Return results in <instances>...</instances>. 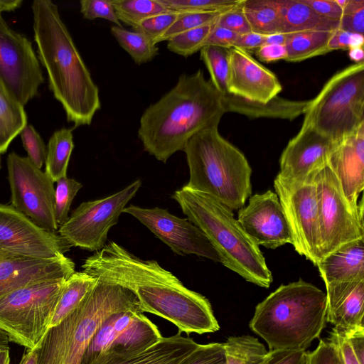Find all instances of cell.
Here are the masks:
<instances>
[{"instance_id":"8fae6325","label":"cell","mask_w":364,"mask_h":364,"mask_svg":"<svg viewBox=\"0 0 364 364\" xmlns=\"http://www.w3.org/2000/svg\"><path fill=\"white\" fill-rule=\"evenodd\" d=\"M141 185L138 179L107 197L82 203L59 227L58 234L72 247L95 252L100 250L106 245L109 230L118 223Z\"/></svg>"},{"instance_id":"9a60e30c","label":"cell","mask_w":364,"mask_h":364,"mask_svg":"<svg viewBox=\"0 0 364 364\" xmlns=\"http://www.w3.org/2000/svg\"><path fill=\"white\" fill-rule=\"evenodd\" d=\"M163 336L143 313L118 312L109 316L90 341L81 364H91L107 355L126 356L151 346Z\"/></svg>"},{"instance_id":"d590c367","label":"cell","mask_w":364,"mask_h":364,"mask_svg":"<svg viewBox=\"0 0 364 364\" xmlns=\"http://www.w3.org/2000/svg\"><path fill=\"white\" fill-rule=\"evenodd\" d=\"M200 60L205 65L210 82L222 95L228 93V85L230 72L229 49L206 46L200 50Z\"/></svg>"},{"instance_id":"8992f818","label":"cell","mask_w":364,"mask_h":364,"mask_svg":"<svg viewBox=\"0 0 364 364\" xmlns=\"http://www.w3.org/2000/svg\"><path fill=\"white\" fill-rule=\"evenodd\" d=\"M183 151L189 169L185 187L213 197L231 210L244 206L252 194V168L245 156L220 135L218 126L196 133Z\"/></svg>"},{"instance_id":"cb8c5ba5","label":"cell","mask_w":364,"mask_h":364,"mask_svg":"<svg viewBox=\"0 0 364 364\" xmlns=\"http://www.w3.org/2000/svg\"><path fill=\"white\" fill-rule=\"evenodd\" d=\"M198 345L193 338L182 336L178 332L174 336L162 337L151 346L134 354L102 356L91 364H178Z\"/></svg>"},{"instance_id":"603a6c76","label":"cell","mask_w":364,"mask_h":364,"mask_svg":"<svg viewBox=\"0 0 364 364\" xmlns=\"http://www.w3.org/2000/svg\"><path fill=\"white\" fill-rule=\"evenodd\" d=\"M326 287V322L348 334L364 329V279L333 282Z\"/></svg>"},{"instance_id":"11a10c76","label":"cell","mask_w":364,"mask_h":364,"mask_svg":"<svg viewBox=\"0 0 364 364\" xmlns=\"http://www.w3.org/2000/svg\"><path fill=\"white\" fill-rule=\"evenodd\" d=\"M266 37L265 35L252 31L239 35L234 47L242 49L248 53L253 52L265 44Z\"/></svg>"},{"instance_id":"74e56055","label":"cell","mask_w":364,"mask_h":364,"mask_svg":"<svg viewBox=\"0 0 364 364\" xmlns=\"http://www.w3.org/2000/svg\"><path fill=\"white\" fill-rule=\"evenodd\" d=\"M328 338L336 347L342 364H364V329L348 334L332 329Z\"/></svg>"},{"instance_id":"4dcf8cb0","label":"cell","mask_w":364,"mask_h":364,"mask_svg":"<svg viewBox=\"0 0 364 364\" xmlns=\"http://www.w3.org/2000/svg\"><path fill=\"white\" fill-rule=\"evenodd\" d=\"M74 148L73 130L62 128L49 139L46 156V172L56 182L67 176V169Z\"/></svg>"},{"instance_id":"91938a15","label":"cell","mask_w":364,"mask_h":364,"mask_svg":"<svg viewBox=\"0 0 364 364\" xmlns=\"http://www.w3.org/2000/svg\"><path fill=\"white\" fill-rule=\"evenodd\" d=\"M348 55L355 63H364L363 47H357L348 50Z\"/></svg>"},{"instance_id":"60d3db41","label":"cell","mask_w":364,"mask_h":364,"mask_svg":"<svg viewBox=\"0 0 364 364\" xmlns=\"http://www.w3.org/2000/svg\"><path fill=\"white\" fill-rule=\"evenodd\" d=\"M56 183L54 212L56 222L60 227L68 220L71 203L82 184L67 176L60 178Z\"/></svg>"},{"instance_id":"9c48e42d","label":"cell","mask_w":364,"mask_h":364,"mask_svg":"<svg viewBox=\"0 0 364 364\" xmlns=\"http://www.w3.org/2000/svg\"><path fill=\"white\" fill-rule=\"evenodd\" d=\"M67 279L33 283L0 298V331L9 341L37 348L50 328Z\"/></svg>"},{"instance_id":"b9f144b4","label":"cell","mask_w":364,"mask_h":364,"mask_svg":"<svg viewBox=\"0 0 364 364\" xmlns=\"http://www.w3.org/2000/svg\"><path fill=\"white\" fill-rule=\"evenodd\" d=\"M183 14V12L171 10L151 16L133 27L132 29L145 35L155 44V41L164 34Z\"/></svg>"},{"instance_id":"816d5d0a","label":"cell","mask_w":364,"mask_h":364,"mask_svg":"<svg viewBox=\"0 0 364 364\" xmlns=\"http://www.w3.org/2000/svg\"><path fill=\"white\" fill-rule=\"evenodd\" d=\"M238 36L239 34L215 25L208 35L204 46H213L229 49L234 47Z\"/></svg>"},{"instance_id":"9f6ffc18","label":"cell","mask_w":364,"mask_h":364,"mask_svg":"<svg viewBox=\"0 0 364 364\" xmlns=\"http://www.w3.org/2000/svg\"><path fill=\"white\" fill-rule=\"evenodd\" d=\"M38 362V348L28 349L22 356L18 364H37Z\"/></svg>"},{"instance_id":"83f0119b","label":"cell","mask_w":364,"mask_h":364,"mask_svg":"<svg viewBox=\"0 0 364 364\" xmlns=\"http://www.w3.org/2000/svg\"><path fill=\"white\" fill-rule=\"evenodd\" d=\"M98 282L85 272H75L65 281L57 302L50 328L58 325L71 314Z\"/></svg>"},{"instance_id":"94428289","label":"cell","mask_w":364,"mask_h":364,"mask_svg":"<svg viewBox=\"0 0 364 364\" xmlns=\"http://www.w3.org/2000/svg\"><path fill=\"white\" fill-rule=\"evenodd\" d=\"M10 363V353L8 346L0 347V364Z\"/></svg>"},{"instance_id":"4fadbf2b","label":"cell","mask_w":364,"mask_h":364,"mask_svg":"<svg viewBox=\"0 0 364 364\" xmlns=\"http://www.w3.org/2000/svg\"><path fill=\"white\" fill-rule=\"evenodd\" d=\"M274 188L290 229L291 245L316 266L320 261V231L314 183H296L277 174Z\"/></svg>"},{"instance_id":"f5cc1de1","label":"cell","mask_w":364,"mask_h":364,"mask_svg":"<svg viewBox=\"0 0 364 364\" xmlns=\"http://www.w3.org/2000/svg\"><path fill=\"white\" fill-rule=\"evenodd\" d=\"M319 15L331 20H340L343 9L336 0H303Z\"/></svg>"},{"instance_id":"8d00e7d4","label":"cell","mask_w":364,"mask_h":364,"mask_svg":"<svg viewBox=\"0 0 364 364\" xmlns=\"http://www.w3.org/2000/svg\"><path fill=\"white\" fill-rule=\"evenodd\" d=\"M216 21L178 34L167 41V49L188 58L204 47L205 42L216 25Z\"/></svg>"},{"instance_id":"7402d4cb","label":"cell","mask_w":364,"mask_h":364,"mask_svg":"<svg viewBox=\"0 0 364 364\" xmlns=\"http://www.w3.org/2000/svg\"><path fill=\"white\" fill-rule=\"evenodd\" d=\"M327 166L338 178L343 192L353 210L363 214L364 124L355 132L336 143Z\"/></svg>"},{"instance_id":"d6986e66","label":"cell","mask_w":364,"mask_h":364,"mask_svg":"<svg viewBox=\"0 0 364 364\" xmlns=\"http://www.w3.org/2000/svg\"><path fill=\"white\" fill-rule=\"evenodd\" d=\"M335 144L331 139L303 123L281 154L278 175L296 183H312L316 173L327 165Z\"/></svg>"},{"instance_id":"836d02e7","label":"cell","mask_w":364,"mask_h":364,"mask_svg":"<svg viewBox=\"0 0 364 364\" xmlns=\"http://www.w3.org/2000/svg\"><path fill=\"white\" fill-rule=\"evenodd\" d=\"M110 32L137 65L149 63L159 55V50L156 45L141 33L115 25L111 26Z\"/></svg>"},{"instance_id":"5bb4252c","label":"cell","mask_w":364,"mask_h":364,"mask_svg":"<svg viewBox=\"0 0 364 364\" xmlns=\"http://www.w3.org/2000/svg\"><path fill=\"white\" fill-rule=\"evenodd\" d=\"M43 82L31 41L12 30L0 16V88L24 107Z\"/></svg>"},{"instance_id":"681fc988","label":"cell","mask_w":364,"mask_h":364,"mask_svg":"<svg viewBox=\"0 0 364 364\" xmlns=\"http://www.w3.org/2000/svg\"><path fill=\"white\" fill-rule=\"evenodd\" d=\"M309 364H342L338 352L328 338L320 340L317 347L309 352Z\"/></svg>"},{"instance_id":"d4e9b609","label":"cell","mask_w":364,"mask_h":364,"mask_svg":"<svg viewBox=\"0 0 364 364\" xmlns=\"http://www.w3.org/2000/svg\"><path fill=\"white\" fill-rule=\"evenodd\" d=\"M316 266L325 284L364 279V237L342 245Z\"/></svg>"},{"instance_id":"30bf717a","label":"cell","mask_w":364,"mask_h":364,"mask_svg":"<svg viewBox=\"0 0 364 364\" xmlns=\"http://www.w3.org/2000/svg\"><path fill=\"white\" fill-rule=\"evenodd\" d=\"M320 260L342 245L364 237L363 214L352 208L341 184L326 165L315 175Z\"/></svg>"},{"instance_id":"bcb514c9","label":"cell","mask_w":364,"mask_h":364,"mask_svg":"<svg viewBox=\"0 0 364 364\" xmlns=\"http://www.w3.org/2000/svg\"><path fill=\"white\" fill-rule=\"evenodd\" d=\"M80 12L84 18L95 20L106 19L119 27H122L118 20L111 0H81Z\"/></svg>"},{"instance_id":"1f68e13d","label":"cell","mask_w":364,"mask_h":364,"mask_svg":"<svg viewBox=\"0 0 364 364\" xmlns=\"http://www.w3.org/2000/svg\"><path fill=\"white\" fill-rule=\"evenodd\" d=\"M27 124L23 106L0 88V154Z\"/></svg>"},{"instance_id":"6125c7cd","label":"cell","mask_w":364,"mask_h":364,"mask_svg":"<svg viewBox=\"0 0 364 364\" xmlns=\"http://www.w3.org/2000/svg\"><path fill=\"white\" fill-rule=\"evenodd\" d=\"M8 255H9V254L4 253V252L0 251V259H2L3 257L7 256Z\"/></svg>"},{"instance_id":"4316f807","label":"cell","mask_w":364,"mask_h":364,"mask_svg":"<svg viewBox=\"0 0 364 364\" xmlns=\"http://www.w3.org/2000/svg\"><path fill=\"white\" fill-rule=\"evenodd\" d=\"M281 33L308 31H332L339 28V21L316 13L303 0H279Z\"/></svg>"},{"instance_id":"be15d7a7","label":"cell","mask_w":364,"mask_h":364,"mask_svg":"<svg viewBox=\"0 0 364 364\" xmlns=\"http://www.w3.org/2000/svg\"></svg>"},{"instance_id":"484cf974","label":"cell","mask_w":364,"mask_h":364,"mask_svg":"<svg viewBox=\"0 0 364 364\" xmlns=\"http://www.w3.org/2000/svg\"><path fill=\"white\" fill-rule=\"evenodd\" d=\"M222 95L225 112H237L250 119L269 117L293 120L304 113L311 102V100L294 101L276 96L267 103H260L230 93Z\"/></svg>"},{"instance_id":"7c38bea8","label":"cell","mask_w":364,"mask_h":364,"mask_svg":"<svg viewBox=\"0 0 364 364\" xmlns=\"http://www.w3.org/2000/svg\"><path fill=\"white\" fill-rule=\"evenodd\" d=\"M11 206L41 228L58 230L54 212V181L28 157L14 152L7 157Z\"/></svg>"},{"instance_id":"7bdbcfd3","label":"cell","mask_w":364,"mask_h":364,"mask_svg":"<svg viewBox=\"0 0 364 364\" xmlns=\"http://www.w3.org/2000/svg\"><path fill=\"white\" fill-rule=\"evenodd\" d=\"M178 364H227L223 343L199 344Z\"/></svg>"},{"instance_id":"ba28073f","label":"cell","mask_w":364,"mask_h":364,"mask_svg":"<svg viewBox=\"0 0 364 364\" xmlns=\"http://www.w3.org/2000/svg\"><path fill=\"white\" fill-rule=\"evenodd\" d=\"M304 124L336 143L364 124V63L334 74L311 100Z\"/></svg>"},{"instance_id":"680465c9","label":"cell","mask_w":364,"mask_h":364,"mask_svg":"<svg viewBox=\"0 0 364 364\" xmlns=\"http://www.w3.org/2000/svg\"><path fill=\"white\" fill-rule=\"evenodd\" d=\"M288 34L277 33L272 35H267L265 44H279L285 45Z\"/></svg>"},{"instance_id":"f6af8a7d","label":"cell","mask_w":364,"mask_h":364,"mask_svg":"<svg viewBox=\"0 0 364 364\" xmlns=\"http://www.w3.org/2000/svg\"><path fill=\"white\" fill-rule=\"evenodd\" d=\"M21 139L28 158L39 168L46 161V150L44 142L31 124H26L20 133Z\"/></svg>"},{"instance_id":"f1b7e54d","label":"cell","mask_w":364,"mask_h":364,"mask_svg":"<svg viewBox=\"0 0 364 364\" xmlns=\"http://www.w3.org/2000/svg\"><path fill=\"white\" fill-rule=\"evenodd\" d=\"M242 9L252 32L265 36L281 32L279 0H242Z\"/></svg>"},{"instance_id":"7a4b0ae2","label":"cell","mask_w":364,"mask_h":364,"mask_svg":"<svg viewBox=\"0 0 364 364\" xmlns=\"http://www.w3.org/2000/svg\"><path fill=\"white\" fill-rule=\"evenodd\" d=\"M225 113L222 94L202 70L183 73L169 91L144 111L138 137L144 151L166 163L176 152L183 151L196 133L218 126Z\"/></svg>"},{"instance_id":"ab89813d","label":"cell","mask_w":364,"mask_h":364,"mask_svg":"<svg viewBox=\"0 0 364 364\" xmlns=\"http://www.w3.org/2000/svg\"><path fill=\"white\" fill-rule=\"evenodd\" d=\"M168 9L183 13L223 11L232 9L242 0H159Z\"/></svg>"},{"instance_id":"3957f363","label":"cell","mask_w":364,"mask_h":364,"mask_svg":"<svg viewBox=\"0 0 364 364\" xmlns=\"http://www.w3.org/2000/svg\"><path fill=\"white\" fill-rule=\"evenodd\" d=\"M34 40L46 70L49 87L75 127L90 125L101 108L100 90L85 64L58 6L35 0L32 6Z\"/></svg>"},{"instance_id":"6f0895ef","label":"cell","mask_w":364,"mask_h":364,"mask_svg":"<svg viewBox=\"0 0 364 364\" xmlns=\"http://www.w3.org/2000/svg\"><path fill=\"white\" fill-rule=\"evenodd\" d=\"M22 3L21 0H0V16L3 12L16 9Z\"/></svg>"},{"instance_id":"f546056e","label":"cell","mask_w":364,"mask_h":364,"mask_svg":"<svg viewBox=\"0 0 364 364\" xmlns=\"http://www.w3.org/2000/svg\"><path fill=\"white\" fill-rule=\"evenodd\" d=\"M334 31H308L288 33L285 60L300 62L328 53V43Z\"/></svg>"},{"instance_id":"db71d44e","label":"cell","mask_w":364,"mask_h":364,"mask_svg":"<svg viewBox=\"0 0 364 364\" xmlns=\"http://www.w3.org/2000/svg\"><path fill=\"white\" fill-rule=\"evenodd\" d=\"M255 54L260 61L271 63L286 60L287 51L285 45L264 44L257 48Z\"/></svg>"},{"instance_id":"7dc6e473","label":"cell","mask_w":364,"mask_h":364,"mask_svg":"<svg viewBox=\"0 0 364 364\" xmlns=\"http://www.w3.org/2000/svg\"><path fill=\"white\" fill-rule=\"evenodd\" d=\"M242 2L238 6L220 14L217 19L216 25L230 30L239 35L252 32L250 24L242 11Z\"/></svg>"},{"instance_id":"e575fe53","label":"cell","mask_w":364,"mask_h":364,"mask_svg":"<svg viewBox=\"0 0 364 364\" xmlns=\"http://www.w3.org/2000/svg\"><path fill=\"white\" fill-rule=\"evenodd\" d=\"M120 23L132 28L144 20L169 11L159 0H111Z\"/></svg>"},{"instance_id":"ffe728a7","label":"cell","mask_w":364,"mask_h":364,"mask_svg":"<svg viewBox=\"0 0 364 364\" xmlns=\"http://www.w3.org/2000/svg\"><path fill=\"white\" fill-rule=\"evenodd\" d=\"M229 53L228 93L260 103L278 96L282 87L272 71L242 49L232 47Z\"/></svg>"},{"instance_id":"44dd1931","label":"cell","mask_w":364,"mask_h":364,"mask_svg":"<svg viewBox=\"0 0 364 364\" xmlns=\"http://www.w3.org/2000/svg\"><path fill=\"white\" fill-rule=\"evenodd\" d=\"M75 272V263L65 255L37 259L8 255L0 259V298L33 283L67 279Z\"/></svg>"},{"instance_id":"ac0fdd59","label":"cell","mask_w":364,"mask_h":364,"mask_svg":"<svg viewBox=\"0 0 364 364\" xmlns=\"http://www.w3.org/2000/svg\"><path fill=\"white\" fill-rule=\"evenodd\" d=\"M237 220L259 247L276 249L292 244L284 212L277 195L271 190L252 196L248 204L239 209Z\"/></svg>"},{"instance_id":"e0dca14e","label":"cell","mask_w":364,"mask_h":364,"mask_svg":"<svg viewBox=\"0 0 364 364\" xmlns=\"http://www.w3.org/2000/svg\"><path fill=\"white\" fill-rule=\"evenodd\" d=\"M128 213L145 225L156 237L179 255H194L216 262L222 259L205 235L188 218H180L166 209L146 208L129 205Z\"/></svg>"},{"instance_id":"d6a6232c","label":"cell","mask_w":364,"mask_h":364,"mask_svg":"<svg viewBox=\"0 0 364 364\" xmlns=\"http://www.w3.org/2000/svg\"><path fill=\"white\" fill-rule=\"evenodd\" d=\"M223 343L227 364H261L268 351L251 336H230Z\"/></svg>"},{"instance_id":"ee69618b","label":"cell","mask_w":364,"mask_h":364,"mask_svg":"<svg viewBox=\"0 0 364 364\" xmlns=\"http://www.w3.org/2000/svg\"><path fill=\"white\" fill-rule=\"evenodd\" d=\"M339 28L344 31L364 33V0H348L339 20Z\"/></svg>"},{"instance_id":"2e32d148","label":"cell","mask_w":364,"mask_h":364,"mask_svg":"<svg viewBox=\"0 0 364 364\" xmlns=\"http://www.w3.org/2000/svg\"><path fill=\"white\" fill-rule=\"evenodd\" d=\"M71 247L59 234L41 228L13 206L0 204V251L15 256L50 259L65 255Z\"/></svg>"},{"instance_id":"6da1fadb","label":"cell","mask_w":364,"mask_h":364,"mask_svg":"<svg viewBox=\"0 0 364 364\" xmlns=\"http://www.w3.org/2000/svg\"><path fill=\"white\" fill-rule=\"evenodd\" d=\"M82 269L100 282L128 289L142 313L171 322L178 332L203 334L220 328L208 299L186 287L158 262L143 260L115 242L87 257Z\"/></svg>"},{"instance_id":"52a82bcc","label":"cell","mask_w":364,"mask_h":364,"mask_svg":"<svg viewBox=\"0 0 364 364\" xmlns=\"http://www.w3.org/2000/svg\"><path fill=\"white\" fill-rule=\"evenodd\" d=\"M141 312L128 289L98 280L79 306L58 325L48 328L38 348L37 364H81L92 338L113 314Z\"/></svg>"},{"instance_id":"f35d334b","label":"cell","mask_w":364,"mask_h":364,"mask_svg":"<svg viewBox=\"0 0 364 364\" xmlns=\"http://www.w3.org/2000/svg\"><path fill=\"white\" fill-rule=\"evenodd\" d=\"M225 11H226L183 13L164 34L155 41V44L167 41L171 38L187 31L215 22Z\"/></svg>"},{"instance_id":"f907efd6","label":"cell","mask_w":364,"mask_h":364,"mask_svg":"<svg viewBox=\"0 0 364 364\" xmlns=\"http://www.w3.org/2000/svg\"><path fill=\"white\" fill-rule=\"evenodd\" d=\"M363 35L335 30L328 43L329 52L335 50H350L353 48L363 47Z\"/></svg>"},{"instance_id":"5b68a950","label":"cell","mask_w":364,"mask_h":364,"mask_svg":"<svg viewBox=\"0 0 364 364\" xmlns=\"http://www.w3.org/2000/svg\"><path fill=\"white\" fill-rule=\"evenodd\" d=\"M173 198L218 252L223 265L247 282L269 287L273 277L265 258L235 218L232 210L213 197L184 186L175 191Z\"/></svg>"},{"instance_id":"c3c4849f","label":"cell","mask_w":364,"mask_h":364,"mask_svg":"<svg viewBox=\"0 0 364 364\" xmlns=\"http://www.w3.org/2000/svg\"><path fill=\"white\" fill-rule=\"evenodd\" d=\"M261 364H309V352L304 350H270Z\"/></svg>"},{"instance_id":"277c9868","label":"cell","mask_w":364,"mask_h":364,"mask_svg":"<svg viewBox=\"0 0 364 364\" xmlns=\"http://www.w3.org/2000/svg\"><path fill=\"white\" fill-rule=\"evenodd\" d=\"M326 294L300 279L282 284L259 303L250 328L269 350H306L326 326Z\"/></svg>"}]
</instances>
